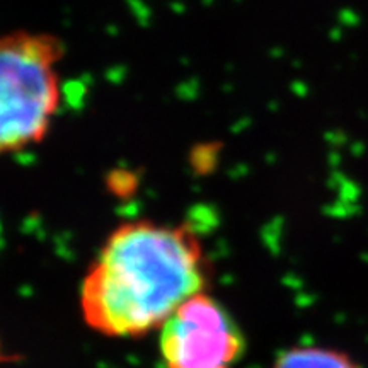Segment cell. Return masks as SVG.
Segmentation results:
<instances>
[{"label": "cell", "mask_w": 368, "mask_h": 368, "mask_svg": "<svg viewBox=\"0 0 368 368\" xmlns=\"http://www.w3.org/2000/svg\"><path fill=\"white\" fill-rule=\"evenodd\" d=\"M208 257L184 223L138 218L111 230L80 287L87 326L108 337L159 331L184 302L207 292Z\"/></svg>", "instance_id": "cell-1"}, {"label": "cell", "mask_w": 368, "mask_h": 368, "mask_svg": "<svg viewBox=\"0 0 368 368\" xmlns=\"http://www.w3.org/2000/svg\"><path fill=\"white\" fill-rule=\"evenodd\" d=\"M65 46L45 31L0 34V157L14 155L50 135L63 99Z\"/></svg>", "instance_id": "cell-2"}, {"label": "cell", "mask_w": 368, "mask_h": 368, "mask_svg": "<svg viewBox=\"0 0 368 368\" xmlns=\"http://www.w3.org/2000/svg\"><path fill=\"white\" fill-rule=\"evenodd\" d=\"M165 368H234L245 336L225 305L208 292L186 300L159 329Z\"/></svg>", "instance_id": "cell-3"}, {"label": "cell", "mask_w": 368, "mask_h": 368, "mask_svg": "<svg viewBox=\"0 0 368 368\" xmlns=\"http://www.w3.org/2000/svg\"><path fill=\"white\" fill-rule=\"evenodd\" d=\"M273 368H363L353 354L331 346H295L283 351Z\"/></svg>", "instance_id": "cell-4"}]
</instances>
